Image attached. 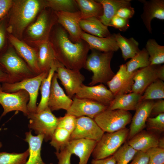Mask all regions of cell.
I'll list each match as a JSON object with an SVG mask.
<instances>
[{"label": "cell", "instance_id": "obj_6", "mask_svg": "<svg viewBox=\"0 0 164 164\" xmlns=\"http://www.w3.org/2000/svg\"><path fill=\"white\" fill-rule=\"evenodd\" d=\"M129 129L125 128L112 133H104L97 142L92 154L93 159H99L113 155L128 138Z\"/></svg>", "mask_w": 164, "mask_h": 164}, {"label": "cell", "instance_id": "obj_52", "mask_svg": "<svg viewBox=\"0 0 164 164\" xmlns=\"http://www.w3.org/2000/svg\"><path fill=\"white\" fill-rule=\"evenodd\" d=\"M158 147L162 149H164V138H159Z\"/></svg>", "mask_w": 164, "mask_h": 164}, {"label": "cell", "instance_id": "obj_22", "mask_svg": "<svg viewBox=\"0 0 164 164\" xmlns=\"http://www.w3.org/2000/svg\"><path fill=\"white\" fill-rule=\"evenodd\" d=\"M158 65H150L136 70L132 92L142 95L146 88L158 79L157 73Z\"/></svg>", "mask_w": 164, "mask_h": 164}, {"label": "cell", "instance_id": "obj_7", "mask_svg": "<svg viewBox=\"0 0 164 164\" xmlns=\"http://www.w3.org/2000/svg\"><path fill=\"white\" fill-rule=\"evenodd\" d=\"M49 72H42L34 77L16 83H3L1 84L2 89L3 91L10 93L15 92L20 90L26 91L29 96L27 104L28 111L30 113L36 112V101L40 86L42 80L47 77Z\"/></svg>", "mask_w": 164, "mask_h": 164}, {"label": "cell", "instance_id": "obj_51", "mask_svg": "<svg viewBox=\"0 0 164 164\" xmlns=\"http://www.w3.org/2000/svg\"><path fill=\"white\" fill-rule=\"evenodd\" d=\"M157 73L158 78L163 81L164 80V65L158 66Z\"/></svg>", "mask_w": 164, "mask_h": 164}, {"label": "cell", "instance_id": "obj_17", "mask_svg": "<svg viewBox=\"0 0 164 164\" xmlns=\"http://www.w3.org/2000/svg\"><path fill=\"white\" fill-rule=\"evenodd\" d=\"M7 38L17 53L34 73L37 75L41 73L38 65L37 50L11 34H8Z\"/></svg>", "mask_w": 164, "mask_h": 164}, {"label": "cell", "instance_id": "obj_36", "mask_svg": "<svg viewBox=\"0 0 164 164\" xmlns=\"http://www.w3.org/2000/svg\"><path fill=\"white\" fill-rule=\"evenodd\" d=\"M164 98V82L158 79L151 84L142 95V101Z\"/></svg>", "mask_w": 164, "mask_h": 164}, {"label": "cell", "instance_id": "obj_45", "mask_svg": "<svg viewBox=\"0 0 164 164\" xmlns=\"http://www.w3.org/2000/svg\"><path fill=\"white\" fill-rule=\"evenodd\" d=\"M129 164H149V158L146 152L137 151Z\"/></svg>", "mask_w": 164, "mask_h": 164}, {"label": "cell", "instance_id": "obj_41", "mask_svg": "<svg viewBox=\"0 0 164 164\" xmlns=\"http://www.w3.org/2000/svg\"><path fill=\"white\" fill-rule=\"evenodd\" d=\"M76 119V117L66 113L63 116L58 118L57 127L64 129L71 133L75 128Z\"/></svg>", "mask_w": 164, "mask_h": 164}, {"label": "cell", "instance_id": "obj_53", "mask_svg": "<svg viewBox=\"0 0 164 164\" xmlns=\"http://www.w3.org/2000/svg\"><path fill=\"white\" fill-rule=\"evenodd\" d=\"M2 145L1 142H0V149L2 147Z\"/></svg>", "mask_w": 164, "mask_h": 164}, {"label": "cell", "instance_id": "obj_47", "mask_svg": "<svg viewBox=\"0 0 164 164\" xmlns=\"http://www.w3.org/2000/svg\"><path fill=\"white\" fill-rule=\"evenodd\" d=\"M5 16L0 20V53L5 45L7 24Z\"/></svg>", "mask_w": 164, "mask_h": 164}, {"label": "cell", "instance_id": "obj_16", "mask_svg": "<svg viewBox=\"0 0 164 164\" xmlns=\"http://www.w3.org/2000/svg\"><path fill=\"white\" fill-rule=\"evenodd\" d=\"M75 96L89 99L108 107L114 98L111 91L103 84L92 86L83 84Z\"/></svg>", "mask_w": 164, "mask_h": 164}, {"label": "cell", "instance_id": "obj_34", "mask_svg": "<svg viewBox=\"0 0 164 164\" xmlns=\"http://www.w3.org/2000/svg\"><path fill=\"white\" fill-rule=\"evenodd\" d=\"M149 59L147 52L144 48L126 63L127 71L131 73L139 68L149 66L150 64Z\"/></svg>", "mask_w": 164, "mask_h": 164}, {"label": "cell", "instance_id": "obj_42", "mask_svg": "<svg viewBox=\"0 0 164 164\" xmlns=\"http://www.w3.org/2000/svg\"><path fill=\"white\" fill-rule=\"evenodd\" d=\"M146 152L149 158V164H164V149L154 147Z\"/></svg>", "mask_w": 164, "mask_h": 164}, {"label": "cell", "instance_id": "obj_10", "mask_svg": "<svg viewBox=\"0 0 164 164\" xmlns=\"http://www.w3.org/2000/svg\"><path fill=\"white\" fill-rule=\"evenodd\" d=\"M29 99L28 92L24 90L10 93L3 91L0 84V104L2 106L3 111L1 118L8 113L13 111L22 112L27 116L29 113L27 104Z\"/></svg>", "mask_w": 164, "mask_h": 164}, {"label": "cell", "instance_id": "obj_38", "mask_svg": "<svg viewBox=\"0 0 164 164\" xmlns=\"http://www.w3.org/2000/svg\"><path fill=\"white\" fill-rule=\"evenodd\" d=\"M29 154V149L21 153L0 152V164H26Z\"/></svg>", "mask_w": 164, "mask_h": 164}, {"label": "cell", "instance_id": "obj_4", "mask_svg": "<svg viewBox=\"0 0 164 164\" xmlns=\"http://www.w3.org/2000/svg\"><path fill=\"white\" fill-rule=\"evenodd\" d=\"M0 65L8 74L7 83H16L37 75L12 48L0 53Z\"/></svg>", "mask_w": 164, "mask_h": 164}, {"label": "cell", "instance_id": "obj_18", "mask_svg": "<svg viewBox=\"0 0 164 164\" xmlns=\"http://www.w3.org/2000/svg\"><path fill=\"white\" fill-rule=\"evenodd\" d=\"M57 79L55 72L52 80L47 106L52 111L60 109L67 111L70 107L73 100L65 94L59 85Z\"/></svg>", "mask_w": 164, "mask_h": 164}, {"label": "cell", "instance_id": "obj_44", "mask_svg": "<svg viewBox=\"0 0 164 164\" xmlns=\"http://www.w3.org/2000/svg\"><path fill=\"white\" fill-rule=\"evenodd\" d=\"M55 154L58 160L57 164H71L72 154L65 148Z\"/></svg>", "mask_w": 164, "mask_h": 164}, {"label": "cell", "instance_id": "obj_49", "mask_svg": "<svg viewBox=\"0 0 164 164\" xmlns=\"http://www.w3.org/2000/svg\"><path fill=\"white\" fill-rule=\"evenodd\" d=\"M115 159L113 155L108 157L99 159H93L91 164H116Z\"/></svg>", "mask_w": 164, "mask_h": 164}, {"label": "cell", "instance_id": "obj_23", "mask_svg": "<svg viewBox=\"0 0 164 164\" xmlns=\"http://www.w3.org/2000/svg\"><path fill=\"white\" fill-rule=\"evenodd\" d=\"M36 43L38 47L37 50L38 65L41 73H48L54 64H62L57 59L49 39Z\"/></svg>", "mask_w": 164, "mask_h": 164}, {"label": "cell", "instance_id": "obj_43", "mask_svg": "<svg viewBox=\"0 0 164 164\" xmlns=\"http://www.w3.org/2000/svg\"><path fill=\"white\" fill-rule=\"evenodd\" d=\"M110 26L117 29L120 31H126L129 27V19L115 15L111 19Z\"/></svg>", "mask_w": 164, "mask_h": 164}, {"label": "cell", "instance_id": "obj_3", "mask_svg": "<svg viewBox=\"0 0 164 164\" xmlns=\"http://www.w3.org/2000/svg\"><path fill=\"white\" fill-rule=\"evenodd\" d=\"M91 50V53L87 56L84 67L93 73L89 85L94 86L98 83L106 84L115 74L110 65L114 52Z\"/></svg>", "mask_w": 164, "mask_h": 164}, {"label": "cell", "instance_id": "obj_29", "mask_svg": "<svg viewBox=\"0 0 164 164\" xmlns=\"http://www.w3.org/2000/svg\"><path fill=\"white\" fill-rule=\"evenodd\" d=\"M80 25L83 31L93 36L106 37L111 34L108 26L104 25L98 18L95 17L81 20Z\"/></svg>", "mask_w": 164, "mask_h": 164}, {"label": "cell", "instance_id": "obj_37", "mask_svg": "<svg viewBox=\"0 0 164 164\" xmlns=\"http://www.w3.org/2000/svg\"><path fill=\"white\" fill-rule=\"evenodd\" d=\"M46 8H50L55 12H75L79 11L74 0H46Z\"/></svg>", "mask_w": 164, "mask_h": 164}, {"label": "cell", "instance_id": "obj_39", "mask_svg": "<svg viewBox=\"0 0 164 164\" xmlns=\"http://www.w3.org/2000/svg\"><path fill=\"white\" fill-rule=\"evenodd\" d=\"M137 152L127 143L121 145L113 155L116 164H128Z\"/></svg>", "mask_w": 164, "mask_h": 164}, {"label": "cell", "instance_id": "obj_35", "mask_svg": "<svg viewBox=\"0 0 164 164\" xmlns=\"http://www.w3.org/2000/svg\"><path fill=\"white\" fill-rule=\"evenodd\" d=\"M71 133L62 128L57 127L53 134L50 142L51 146L59 152L66 147L70 140Z\"/></svg>", "mask_w": 164, "mask_h": 164}, {"label": "cell", "instance_id": "obj_19", "mask_svg": "<svg viewBox=\"0 0 164 164\" xmlns=\"http://www.w3.org/2000/svg\"><path fill=\"white\" fill-rule=\"evenodd\" d=\"M154 102L153 100L143 101L138 107L131 122L129 139L146 128V121L150 115Z\"/></svg>", "mask_w": 164, "mask_h": 164}, {"label": "cell", "instance_id": "obj_30", "mask_svg": "<svg viewBox=\"0 0 164 164\" xmlns=\"http://www.w3.org/2000/svg\"><path fill=\"white\" fill-rule=\"evenodd\" d=\"M114 36L125 60L132 58L140 50L138 42L133 37L127 38L119 33H114Z\"/></svg>", "mask_w": 164, "mask_h": 164}, {"label": "cell", "instance_id": "obj_32", "mask_svg": "<svg viewBox=\"0 0 164 164\" xmlns=\"http://www.w3.org/2000/svg\"><path fill=\"white\" fill-rule=\"evenodd\" d=\"M62 66H63L62 64L54 65L50 70L47 77L42 80L39 89L41 95V99L39 105L37 106L36 112L42 111L48 107V101L50 91L53 77L57 67Z\"/></svg>", "mask_w": 164, "mask_h": 164}, {"label": "cell", "instance_id": "obj_27", "mask_svg": "<svg viewBox=\"0 0 164 164\" xmlns=\"http://www.w3.org/2000/svg\"><path fill=\"white\" fill-rule=\"evenodd\" d=\"M42 135L34 136L31 130L25 133L24 140L29 145V154L26 164H46L43 160L41 155V146L44 140Z\"/></svg>", "mask_w": 164, "mask_h": 164}, {"label": "cell", "instance_id": "obj_31", "mask_svg": "<svg viewBox=\"0 0 164 164\" xmlns=\"http://www.w3.org/2000/svg\"><path fill=\"white\" fill-rule=\"evenodd\" d=\"M75 0L80 12L81 20L93 17L99 19L102 15V6L96 0Z\"/></svg>", "mask_w": 164, "mask_h": 164}, {"label": "cell", "instance_id": "obj_14", "mask_svg": "<svg viewBox=\"0 0 164 164\" xmlns=\"http://www.w3.org/2000/svg\"><path fill=\"white\" fill-rule=\"evenodd\" d=\"M56 73L64 88L67 94L72 98L78 91L85 80L80 70H71L63 66L57 67Z\"/></svg>", "mask_w": 164, "mask_h": 164}, {"label": "cell", "instance_id": "obj_21", "mask_svg": "<svg viewBox=\"0 0 164 164\" xmlns=\"http://www.w3.org/2000/svg\"><path fill=\"white\" fill-rule=\"evenodd\" d=\"M97 142L84 138L70 140L66 147L72 154H74L79 159L78 164H87Z\"/></svg>", "mask_w": 164, "mask_h": 164}, {"label": "cell", "instance_id": "obj_11", "mask_svg": "<svg viewBox=\"0 0 164 164\" xmlns=\"http://www.w3.org/2000/svg\"><path fill=\"white\" fill-rule=\"evenodd\" d=\"M104 133L94 119L87 116L77 117L76 126L71 133L70 140L84 138L98 142Z\"/></svg>", "mask_w": 164, "mask_h": 164}, {"label": "cell", "instance_id": "obj_46", "mask_svg": "<svg viewBox=\"0 0 164 164\" xmlns=\"http://www.w3.org/2000/svg\"><path fill=\"white\" fill-rule=\"evenodd\" d=\"M135 12L134 8L130 5L120 8L118 11L115 15L125 19H129L133 16Z\"/></svg>", "mask_w": 164, "mask_h": 164}, {"label": "cell", "instance_id": "obj_9", "mask_svg": "<svg viewBox=\"0 0 164 164\" xmlns=\"http://www.w3.org/2000/svg\"><path fill=\"white\" fill-rule=\"evenodd\" d=\"M132 117L128 111L120 109H107L94 119L104 132H114L126 128L131 122Z\"/></svg>", "mask_w": 164, "mask_h": 164}, {"label": "cell", "instance_id": "obj_8", "mask_svg": "<svg viewBox=\"0 0 164 164\" xmlns=\"http://www.w3.org/2000/svg\"><path fill=\"white\" fill-rule=\"evenodd\" d=\"M56 23H57V18L55 12L43 9L36 21L27 27V37L30 40L35 43L48 40Z\"/></svg>", "mask_w": 164, "mask_h": 164}, {"label": "cell", "instance_id": "obj_2", "mask_svg": "<svg viewBox=\"0 0 164 164\" xmlns=\"http://www.w3.org/2000/svg\"><path fill=\"white\" fill-rule=\"evenodd\" d=\"M46 8V0H15L10 10L7 31L21 40L25 29Z\"/></svg>", "mask_w": 164, "mask_h": 164}, {"label": "cell", "instance_id": "obj_25", "mask_svg": "<svg viewBox=\"0 0 164 164\" xmlns=\"http://www.w3.org/2000/svg\"><path fill=\"white\" fill-rule=\"evenodd\" d=\"M159 139L151 131L143 130L129 139L128 143L137 151L146 152L150 148L158 147Z\"/></svg>", "mask_w": 164, "mask_h": 164}, {"label": "cell", "instance_id": "obj_33", "mask_svg": "<svg viewBox=\"0 0 164 164\" xmlns=\"http://www.w3.org/2000/svg\"><path fill=\"white\" fill-rule=\"evenodd\" d=\"M149 56L150 65H159L164 63V46L152 39H148L145 48Z\"/></svg>", "mask_w": 164, "mask_h": 164}, {"label": "cell", "instance_id": "obj_5", "mask_svg": "<svg viewBox=\"0 0 164 164\" xmlns=\"http://www.w3.org/2000/svg\"><path fill=\"white\" fill-rule=\"evenodd\" d=\"M29 119L28 127L37 135H42L46 142L50 140L57 127L58 118L48 107L38 112H29L26 116Z\"/></svg>", "mask_w": 164, "mask_h": 164}, {"label": "cell", "instance_id": "obj_20", "mask_svg": "<svg viewBox=\"0 0 164 164\" xmlns=\"http://www.w3.org/2000/svg\"><path fill=\"white\" fill-rule=\"evenodd\" d=\"M143 4V12L141 18L148 32L152 33L151 22L156 18L164 20V0H139Z\"/></svg>", "mask_w": 164, "mask_h": 164}, {"label": "cell", "instance_id": "obj_1", "mask_svg": "<svg viewBox=\"0 0 164 164\" xmlns=\"http://www.w3.org/2000/svg\"><path fill=\"white\" fill-rule=\"evenodd\" d=\"M49 38L56 57L64 67L80 70L84 68L90 50L88 44L82 40L74 43L67 31L60 25L54 27Z\"/></svg>", "mask_w": 164, "mask_h": 164}, {"label": "cell", "instance_id": "obj_24", "mask_svg": "<svg viewBox=\"0 0 164 164\" xmlns=\"http://www.w3.org/2000/svg\"><path fill=\"white\" fill-rule=\"evenodd\" d=\"M81 39L89 46L90 50L102 52H114L119 49L116 41L114 33L106 37H100L88 34L82 31Z\"/></svg>", "mask_w": 164, "mask_h": 164}, {"label": "cell", "instance_id": "obj_15", "mask_svg": "<svg viewBox=\"0 0 164 164\" xmlns=\"http://www.w3.org/2000/svg\"><path fill=\"white\" fill-rule=\"evenodd\" d=\"M55 12L57 18V23L67 31L70 40L74 43L80 42L82 40L81 35L82 30L80 25L81 20L80 11Z\"/></svg>", "mask_w": 164, "mask_h": 164}, {"label": "cell", "instance_id": "obj_12", "mask_svg": "<svg viewBox=\"0 0 164 164\" xmlns=\"http://www.w3.org/2000/svg\"><path fill=\"white\" fill-rule=\"evenodd\" d=\"M108 106L85 98H73L72 103L67 111V114L76 117L87 116L94 119L99 114L107 109Z\"/></svg>", "mask_w": 164, "mask_h": 164}, {"label": "cell", "instance_id": "obj_54", "mask_svg": "<svg viewBox=\"0 0 164 164\" xmlns=\"http://www.w3.org/2000/svg\"><path fill=\"white\" fill-rule=\"evenodd\" d=\"M48 164H53L52 163H50Z\"/></svg>", "mask_w": 164, "mask_h": 164}, {"label": "cell", "instance_id": "obj_28", "mask_svg": "<svg viewBox=\"0 0 164 164\" xmlns=\"http://www.w3.org/2000/svg\"><path fill=\"white\" fill-rule=\"evenodd\" d=\"M102 5L103 13L99 19L105 25L110 26L111 21L120 8L131 5V0H97Z\"/></svg>", "mask_w": 164, "mask_h": 164}, {"label": "cell", "instance_id": "obj_13", "mask_svg": "<svg viewBox=\"0 0 164 164\" xmlns=\"http://www.w3.org/2000/svg\"><path fill=\"white\" fill-rule=\"evenodd\" d=\"M136 70L132 73H128L127 71L125 64L119 66L116 74L106 84L114 97L132 92L134 83V78Z\"/></svg>", "mask_w": 164, "mask_h": 164}, {"label": "cell", "instance_id": "obj_26", "mask_svg": "<svg viewBox=\"0 0 164 164\" xmlns=\"http://www.w3.org/2000/svg\"><path fill=\"white\" fill-rule=\"evenodd\" d=\"M142 101V95L132 92L115 97L107 109L135 111Z\"/></svg>", "mask_w": 164, "mask_h": 164}, {"label": "cell", "instance_id": "obj_48", "mask_svg": "<svg viewBox=\"0 0 164 164\" xmlns=\"http://www.w3.org/2000/svg\"><path fill=\"white\" fill-rule=\"evenodd\" d=\"M164 113V100L162 99L154 102L150 115L157 116Z\"/></svg>", "mask_w": 164, "mask_h": 164}, {"label": "cell", "instance_id": "obj_40", "mask_svg": "<svg viewBox=\"0 0 164 164\" xmlns=\"http://www.w3.org/2000/svg\"><path fill=\"white\" fill-rule=\"evenodd\" d=\"M146 127L148 131L154 130L159 132L164 131V113L154 118H148L146 121Z\"/></svg>", "mask_w": 164, "mask_h": 164}, {"label": "cell", "instance_id": "obj_50", "mask_svg": "<svg viewBox=\"0 0 164 164\" xmlns=\"http://www.w3.org/2000/svg\"><path fill=\"white\" fill-rule=\"evenodd\" d=\"M9 76L4 68L0 65V84L8 83Z\"/></svg>", "mask_w": 164, "mask_h": 164}]
</instances>
